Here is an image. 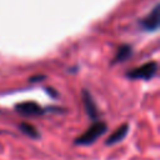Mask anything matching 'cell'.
Masks as SVG:
<instances>
[{
	"label": "cell",
	"instance_id": "1",
	"mask_svg": "<svg viewBox=\"0 0 160 160\" xmlns=\"http://www.w3.org/2000/svg\"><path fill=\"white\" fill-rule=\"evenodd\" d=\"M108 130V126H106V122L104 121H99V120H95L81 135H79L76 139H75V145H81V146H88V145H91L92 142H95L101 135H104Z\"/></svg>",
	"mask_w": 160,
	"mask_h": 160
},
{
	"label": "cell",
	"instance_id": "2",
	"mask_svg": "<svg viewBox=\"0 0 160 160\" xmlns=\"http://www.w3.org/2000/svg\"><path fill=\"white\" fill-rule=\"evenodd\" d=\"M156 72H158V62L149 61L126 71V78L131 80H150L156 75Z\"/></svg>",
	"mask_w": 160,
	"mask_h": 160
},
{
	"label": "cell",
	"instance_id": "3",
	"mask_svg": "<svg viewBox=\"0 0 160 160\" xmlns=\"http://www.w3.org/2000/svg\"><path fill=\"white\" fill-rule=\"evenodd\" d=\"M15 111L20 114L21 116L26 118H34V116H41L46 111V109L41 108L35 101H22L15 105Z\"/></svg>",
	"mask_w": 160,
	"mask_h": 160
},
{
	"label": "cell",
	"instance_id": "4",
	"mask_svg": "<svg viewBox=\"0 0 160 160\" xmlns=\"http://www.w3.org/2000/svg\"><path fill=\"white\" fill-rule=\"evenodd\" d=\"M140 28L148 32H152V31H156L159 29V25H160V12H159V4H156L152 10L145 16L142 18L140 21Z\"/></svg>",
	"mask_w": 160,
	"mask_h": 160
},
{
	"label": "cell",
	"instance_id": "5",
	"mask_svg": "<svg viewBox=\"0 0 160 160\" xmlns=\"http://www.w3.org/2000/svg\"><path fill=\"white\" fill-rule=\"evenodd\" d=\"M81 100H82L84 109H85L88 116H89L91 120H96V119H98V115H99V111H98L96 104H95V101H94L91 94H90L88 90H82V91H81Z\"/></svg>",
	"mask_w": 160,
	"mask_h": 160
},
{
	"label": "cell",
	"instance_id": "6",
	"mask_svg": "<svg viewBox=\"0 0 160 160\" xmlns=\"http://www.w3.org/2000/svg\"><path fill=\"white\" fill-rule=\"evenodd\" d=\"M128 132H129V125L128 124H122L109 135V138L106 139L105 144L106 145H115V144L122 141L125 139V136L128 135Z\"/></svg>",
	"mask_w": 160,
	"mask_h": 160
},
{
	"label": "cell",
	"instance_id": "7",
	"mask_svg": "<svg viewBox=\"0 0 160 160\" xmlns=\"http://www.w3.org/2000/svg\"><path fill=\"white\" fill-rule=\"evenodd\" d=\"M132 55V48L129 44H124L120 45L115 52V56L111 61V64H118V62H124L126 60H129Z\"/></svg>",
	"mask_w": 160,
	"mask_h": 160
},
{
	"label": "cell",
	"instance_id": "8",
	"mask_svg": "<svg viewBox=\"0 0 160 160\" xmlns=\"http://www.w3.org/2000/svg\"><path fill=\"white\" fill-rule=\"evenodd\" d=\"M19 130L24 134V135H26L28 138H30V139H39L40 138V132H39V130L34 126V125H31V124H28V122H20L19 124Z\"/></svg>",
	"mask_w": 160,
	"mask_h": 160
},
{
	"label": "cell",
	"instance_id": "9",
	"mask_svg": "<svg viewBox=\"0 0 160 160\" xmlns=\"http://www.w3.org/2000/svg\"><path fill=\"white\" fill-rule=\"evenodd\" d=\"M45 79V76L44 75H36V76H32V78H30L29 79V81H31V82H35V81H40V80H44Z\"/></svg>",
	"mask_w": 160,
	"mask_h": 160
}]
</instances>
